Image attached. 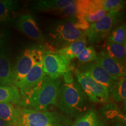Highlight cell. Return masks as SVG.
<instances>
[{
	"label": "cell",
	"instance_id": "277c9868",
	"mask_svg": "<svg viewBox=\"0 0 126 126\" xmlns=\"http://www.w3.org/2000/svg\"><path fill=\"white\" fill-rule=\"evenodd\" d=\"M19 115L15 126H70L72 121L57 111H35L19 108Z\"/></svg>",
	"mask_w": 126,
	"mask_h": 126
},
{
	"label": "cell",
	"instance_id": "3957f363",
	"mask_svg": "<svg viewBox=\"0 0 126 126\" xmlns=\"http://www.w3.org/2000/svg\"><path fill=\"white\" fill-rule=\"evenodd\" d=\"M61 81V78L52 79L46 75L28 95L22 97L19 105L27 109L47 111L50 106L56 105Z\"/></svg>",
	"mask_w": 126,
	"mask_h": 126
},
{
	"label": "cell",
	"instance_id": "44dd1931",
	"mask_svg": "<svg viewBox=\"0 0 126 126\" xmlns=\"http://www.w3.org/2000/svg\"><path fill=\"white\" fill-rule=\"evenodd\" d=\"M18 7V2L15 1H0V26L7 24L11 20L12 14Z\"/></svg>",
	"mask_w": 126,
	"mask_h": 126
},
{
	"label": "cell",
	"instance_id": "e0dca14e",
	"mask_svg": "<svg viewBox=\"0 0 126 126\" xmlns=\"http://www.w3.org/2000/svg\"><path fill=\"white\" fill-rule=\"evenodd\" d=\"M88 0H78L70 5L54 12L64 18L73 16L83 17Z\"/></svg>",
	"mask_w": 126,
	"mask_h": 126
},
{
	"label": "cell",
	"instance_id": "f1b7e54d",
	"mask_svg": "<svg viewBox=\"0 0 126 126\" xmlns=\"http://www.w3.org/2000/svg\"><path fill=\"white\" fill-rule=\"evenodd\" d=\"M9 126H14V125H10Z\"/></svg>",
	"mask_w": 126,
	"mask_h": 126
},
{
	"label": "cell",
	"instance_id": "2e32d148",
	"mask_svg": "<svg viewBox=\"0 0 126 126\" xmlns=\"http://www.w3.org/2000/svg\"><path fill=\"white\" fill-rule=\"evenodd\" d=\"M86 37H84L75 41L67 46L61 49L56 50L55 52L64 57L69 63H70L72 59L77 57L82 50L86 47Z\"/></svg>",
	"mask_w": 126,
	"mask_h": 126
},
{
	"label": "cell",
	"instance_id": "7c38bea8",
	"mask_svg": "<svg viewBox=\"0 0 126 126\" xmlns=\"http://www.w3.org/2000/svg\"><path fill=\"white\" fill-rule=\"evenodd\" d=\"M45 76L42 61H37L32 68L18 88L21 98L28 95L43 81Z\"/></svg>",
	"mask_w": 126,
	"mask_h": 126
},
{
	"label": "cell",
	"instance_id": "d4e9b609",
	"mask_svg": "<svg viewBox=\"0 0 126 126\" xmlns=\"http://www.w3.org/2000/svg\"><path fill=\"white\" fill-rule=\"evenodd\" d=\"M102 8L107 12L120 11L126 1L122 0H100Z\"/></svg>",
	"mask_w": 126,
	"mask_h": 126
},
{
	"label": "cell",
	"instance_id": "8fae6325",
	"mask_svg": "<svg viewBox=\"0 0 126 126\" xmlns=\"http://www.w3.org/2000/svg\"><path fill=\"white\" fill-rule=\"evenodd\" d=\"M8 34L0 35V85L13 86L12 82V68L8 49Z\"/></svg>",
	"mask_w": 126,
	"mask_h": 126
},
{
	"label": "cell",
	"instance_id": "cb8c5ba5",
	"mask_svg": "<svg viewBox=\"0 0 126 126\" xmlns=\"http://www.w3.org/2000/svg\"><path fill=\"white\" fill-rule=\"evenodd\" d=\"M108 41L119 45L126 44V26L125 23L117 25L109 36Z\"/></svg>",
	"mask_w": 126,
	"mask_h": 126
},
{
	"label": "cell",
	"instance_id": "83f0119b",
	"mask_svg": "<svg viewBox=\"0 0 126 126\" xmlns=\"http://www.w3.org/2000/svg\"><path fill=\"white\" fill-rule=\"evenodd\" d=\"M113 126H126L125 123H116V124H114Z\"/></svg>",
	"mask_w": 126,
	"mask_h": 126
},
{
	"label": "cell",
	"instance_id": "8992f818",
	"mask_svg": "<svg viewBox=\"0 0 126 126\" xmlns=\"http://www.w3.org/2000/svg\"><path fill=\"white\" fill-rule=\"evenodd\" d=\"M122 18L120 11L108 12L103 18L96 22L89 25L85 31L86 38L90 43H99L109 36Z\"/></svg>",
	"mask_w": 126,
	"mask_h": 126
},
{
	"label": "cell",
	"instance_id": "4316f807",
	"mask_svg": "<svg viewBox=\"0 0 126 126\" xmlns=\"http://www.w3.org/2000/svg\"><path fill=\"white\" fill-rule=\"evenodd\" d=\"M11 124H9L8 123L0 119V126H9Z\"/></svg>",
	"mask_w": 126,
	"mask_h": 126
},
{
	"label": "cell",
	"instance_id": "d6986e66",
	"mask_svg": "<svg viewBox=\"0 0 126 126\" xmlns=\"http://www.w3.org/2000/svg\"><path fill=\"white\" fill-rule=\"evenodd\" d=\"M19 115V108L10 103H0V119L11 125H15Z\"/></svg>",
	"mask_w": 126,
	"mask_h": 126
},
{
	"label": "cell",
	"instance_id": "ba28073f",
	"mask_svg": "<svg viewBox=\"0 0 126 126\" xmlns=\"http://www.w3.org/2000/svg\"><path fill=\"white\" fill-rule=\"evenodd\" d=\"M42 62L46 75L52 79L60 78L70 71V63L56 52L45 51Z\"/></svg>",
	"mask_w": 126,
	"mask_h": 126
},
{
	"label": "cell",
	"instance_id": "5b68a950",
	"mask_svg": "<svg viewBox=\"0 0 126 126\" xmlns=\"http://www.w3.org/2000/svg\"><path fill=\"white\" fill-rule=\"evenodd\" d=\"M46 51L39 45H32L23 50L12 69L11 78L13 85L17 88L37 61H42L43 53Z\"/></svg>",
	"mask_w": 126,
	"mask_h": 126
},
{
	"label": "cell",
	"instance_id": "7402d4cb",
	"mask_svg": "<svg viewBox=\"0 0 126 126\" xmlns=\"http://www.w3.org/2000/svg\"><path fill=\"white\" fill-rule=\"evenodd\" d=\"M106 51L113 59L126 64V44L119 45L107 41Z\"/></svg>",
	"mask_w": 126,
	"mask_h": 126
},
{
	"label": "cell",
	"instance_id": "5bb4252c",
	"mask_svg": "<svg viewBox=\"0 0 126 126\" xmlns=\"http://www.w3.org/2000/svg\"><path fill=\"white\" fill-rule=\"evenodd\" d=\"M108 12L102 8L100 0H88L83 18L88 23L96 22Z\"/></svg>",
	"mask_w": 126,
	"mask_h": 126
},
{
	"label": "cell",
	"instance_id": "603a6c76",
	"mask_svg": "<svg viewBox=\"0 0 126 126\" xmlns=\"http://www.w3.org/2000/svg\"><path fill=\"white\" fill-rule=\"evenodd\" d=\"M110 94L116 102H123L126 105V77H122L118 80L111 89Z\"/></svg>",
	"mask_w": 126,
	"mask_h": 126
},
{
	"label": "cell",
	"instance_id": "9c48e42d",
	"mask_svg": "<svg viewBox=\"0 0 126 126\" xmlns=\"http://www.w3.org/2000/svg\"><path fill=\"white\" fill-rule=\"evenodd\" d=\"M16 27L25 35L37 42V45L43 47L46 51L54 52L47 43L46 39L32 15L24 14L20 16L16 21Z\"/></svg>",
	"mask_w": 126,
	"mask_h": 126
},
{
	"label": "cell",
	"instance_id": "484cf974",
	"mask_svg": "<svg viewBox=\"0 0 126 126\" xmlns=\"http://www.w3.org/2000/svg\"><path fill=\"white\" fill-rule=\"evenodd\" d=\"M96 56L97 53L94 47L91 46L85 47L77 56V59L81 63L86 64L94 61Z\"/></svg>",
	"mask_w": 126,
	"mask_h": 126
},
{
	"label": "cell",
	"instance_id": "6da1fadb",
	"mask_svg": "<svg viewBox=\"0 0 126 126\" xmlns=\"http://www.w3.org/2000/svg\"><path fill=\"white\" fill-rule=\"evenodd\" d=\"M89 25L81 16H73L55 21L49 28L46 40L55 52L75 41L86 37L85 31Z\"/></svg>",
	"mask_w": 126,
	"mask_h": 126
},
{
	"label": "cell",
	"instance_id": "9a60e30c",
	"mask_svg": "<svg viewBox=\"0 0 126 126\" xmlns=\"http://www.w3.org/2000/svg\"><path fill=\"white\" fill-rule=\"evenodd\" d=\"M74 2L73 0H40L32 5L34 11L39 12H56Z\"/></svg>",
	"mask_w": 126,
	"mask_h": 126
},
{
	"label": "cell",
	"instance_id": "ac0fdd59",
	"mask_svg": "<svg viewBox=\"0 0 126 126\" xmlns=\"http://www.w3.org/2000/svg\"><path fill=\"white\" fill-rule=\"evenodd\" d=\"M70 126H106L105 123L99 117L96 111L91 109L77 119Z\"/></svg>",
	"mask_w": 126,
	"mask_h": 126
},
{
	"label": "cell",
	"instance_id": "7a4b0ae2",
	"mask_svg": "<svg viewBox=\"0 0 126 126\" xmlns=\"http://www.w3.org/2000/svg\"><path fill=\"white\" fill-rule=\"evenodd\" d=\"M88 100L78 82L63 80L60 85L56 106L68 117L79 118L86 112Z\"/></svg>",
	"mask_w": 126,
	"mask_h": 126
},
{
	"label": "cell",
	"instance_id": "4fadbf2b",
	"mask_svg": "<svg viewBox=\"0 0 126 126\" xmlns=\"http://www.w3.org/2000/svg\"><path fill=\"white\" fill-rule=\"evenodd\" d=\"M94 61L111 76L116 78L126 77V64L113 59L105 50L99 52Z\"/></svg>",
	"mask_w": 126,
	"mask_h": 126
},
{
	"label": "cell",
	"instance_id": "52a82bcc",
	"mask_svg": "<svg viewBox=\"0 0 126 126\" xmlns=\"http://www.w3.org/2000/svg\"><path fill=\"white\" fill-rule=\"evenodd\" d=\"M78 82L89 100L94 103H105L109 100L110 92L108 88L80 72L75 71Z\"/></svg>",
	"mask_w": 126,
	"mask_h": 126
},
{
	"label": "cell",
	"instance_id": "30bf717a",
	"mask_svg": "<svg viewBox=\"0 0 126 126\" xmlns=\"http://www.w3.org/2000/svg\"><path fill=\"white\" fill-rule=\"evenodd\" d=\"M80 72L90 77L94 81L105 86L109 91L120 78H114L109 74L96 63H89L78 69Z\"/></svg>",
	"mask_w": 126,
	"mask_h": 126
},
{
	"label": "cell",
	"instance_id": "ffe728a7",
	"mask_svg": "<svg viewBox=\"0 0 126 126\" xmlns=\"http://www.w3.org/2000/svg\"><path fill=\"white\" fill-rule=\"evenodd\" d=\"M21 99L19 89L16 86L0 85V103L18 105Z\"/></svg>",
	"mask_w": 126,
	"mask_h": 126
}]
</instances>
